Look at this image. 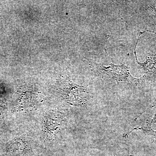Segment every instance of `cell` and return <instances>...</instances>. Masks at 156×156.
<instances>
[{
  "label": "cell",
  "instance_id": "cell-1",
  "mask_svg": "<svg viewBox=\"0 0 156 156\" xmlns=\"http://www.w3.org/2000/svg\"><path fill=\"white\" fill-rule=\"evenodd\" d=\"M97 64L96 70L98 73L104 77L112 79L119 82L140 83L144 82L142 78H134L131 75L128 67L125 65H115L111 62L108 66H102Z\"/></svg>",
  "mask_w": 156,
  "mask_h": 156
},
{
  "label": "cell",
  "instance_id": "cell-2",
  "mask_svg": "<svg viewBox=\"0 0 156 156\" xmlns=\"http://www.w3.org/2000/svg\"><path fill=\"white\" fill-rule=\"evenodd\" d=\"M62 120V115L58 111L52 110L45 113L43 119V130L46 139H55L61 127Z\"/></svg>",
  "mask_w": 156,
  "mask_h": 156
},
{
  "label": "cell",
  "instance_id": "cell-3",
  "mask_svg": "<svg viewBox=\"0 0 156 156\" xmlns=\"http://www.w3.org/2000/svg\"><path fill=\"white\" fill-rule=\"evenodd\" d=\"M62 92L65 99L77 101H83L86 98L87 92L84 87L78 86L70 80L68 77L64 80Z\"/></svg>",
  "mask_w": 156,
  "mask_h": 156
},
{
  "label": "cell",
  "instance_id": "cell-4",
  "mask_svg": "<svg viewBox=\"0 0 156 156\" xmlns=\"http://www.w3.org/2000/svg\"><path fill=\"white\" fill-rule=\"evenodd\" d=\"M9 146L10 156H33L28 138L24 136L15 138Z\"/></svg>",
  "mask_w": 156,
  "mask_h": 156
},
{
  "label": "cell",
  "instance_id": "cell-5",
  "mask_svg": "<svg viewBox=\"0 0 156 156\" xmlns=\"http://www.w3.org/2000/svg\"><path fill=\"white\" fill-rule=\"evenodd\" d=\"M143 33H144V32H140L139 37L137 39V42L134 48V53L135 58H136V62L144 70L145 72V74L142 77L143 78L144 81H145L148 79H151L156 76V51L150 53L146 58V61L144 62L141 63L138 62L136 55V46L140 36Z\"/></svg>",
  "mask_w": 156,
  "mask_h": 156
},
{
  "label": "cell",
  "instance_id": "cell-6",
  "mask_svg": "<svg viewBox=\"0 0 156 156\" xmlns=\"http://www.w3.org/2000/svg\"><path fill=\"white\" fill-rule=\"evenodd\" d=\"M148 11L151 15L153 16L156 22V9L155 5H152L150 7V8L148 9Z\"/></svg>",
  "mask_w": 156,
  "mask_h": 156
}]
</instances>
